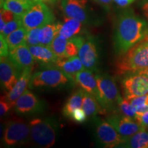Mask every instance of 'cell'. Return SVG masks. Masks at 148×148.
Returning <instances> with one entry per match:
<instances>
[{
	"instance_id": "cell-7",
	"label": "cell",
	"mask_w": 148,
	"mask_h": 148,
	"mask_svg": "<svg viewBox=\"0 0 148 148\" xmlns=\"http://www.w3.org/2000/svg\"><path fill=\"white\" fill-rule=\"evenodd\" d=\"M96 140L101 147L112 148L121 147L125 138L118 133L111 123L106 119L94 117Z\"/></svg>"
},
{
	"instance_id": "cell-16",
	"label": "cell",
	"mask_w": 148,
	"mask_h": 148,
	"mask_svg": "<svg viewBox=\"0 0 148 148\" xmlns=\"http://www.w3.org/2000/svg\"><path fill=\"white\" fill-rule=\"evenodd\" d=\"M53 65L71 77L74 81L76 74L85 69L82 61L77 56L58 58Z\"/></svg>"
},
{
	"instance_id": "cell-28",
	"label": "cell",
	"mask_w": 148,
	"mask_h": 148,
	"mask_svg": "<svg viewBox=\"0 0 148 148\" xmlns=\"http://www.w3.org/2000/svg\"><path fill=\"white\" fill-rule=\"evenodd\" d=\"M117 111H119V113L123 114V115L128 116V117L132 118L134 120L136 119V110L132 106L130 101L125 97L123 98L121 96H120L119 100H118Z\"/></svg>"
},
{
	"instance_id": "cell-25",
	"label": "cell",
	"mask_w": 148,
	"mask_h": 148,
	"mask_svg": "<svg viewBox=\"0 0 148 148\" xmlns=\"http://www.w3.org/2000/svg\"><path fill=\"white\" fill-rule=\"evenodd\" d=\"M84 90L80 88L74 92L67 99L62 109V113L66 117H70L75 109L82 108Z\"/></svg>"
},
{
	"instance_id": "cell-34",
	"label": "cell",
	"mask_w": 148,
	"mask_h": 148,
	"mask_svg": "<svg viewBox=\"0 0 148 148\" xmlns=\"http://www.w3.org/2000/svg\"><path fill=\"white\" fill-rule=\"evenodd\" d=\"M87 116H86V113H85L84 110L82 108H78L75 109L72 112L71 116H70L69 119H71L76 123H82L86 121V119H87Z\"/></svg>"
},
{
	"instance_id": "cell-30",
	"label": "cell",
	"mask_w": 148,
	"mask_h": 148,
	"mask_svg": "<svg viewBox=\"0 0 148 148\" xmlns=\"http://www.w3.org/2000/svg\"><path fill=\"white\" fill-rule=\"evenodd\" d=\"M136 110V114H140L148 111V94L129 99Z\"/></svg>"
},
{
	"instance_id": "cell-40",
	"label": "cell",
	"mask_w": 148,
	"mask_h": 148,
	"mask_svg": "<svg viewBox=\"0 0 148 148\" xmlns=\"http://www.w3.org/2000/svg\"><path fill=\"white\" fill-rule=\"evenodd\" d=\"M138 73L140 74V75H143V76H145L148 78V67L146 68V69L142 70V71H138V73Z\"/></svg>"
},
{
	"instance_id": "cell-12",
	"label": "cell",
	"mask_w": 148,
	"mask_h": 148,
	"mask_svg": "<svg viewBox=\"0 0 148 148\" xmlns=\"http://www.w3.org/2000/svg\"><path fill=\"white\" fill-rule=\"evenodd\" d=\"M78 56L84 68L97 71L99 55L97 41L92 36L85 37L84 42L79 49Z\"/></svg>"
},
{
	"instance_id": "cell-31",
	"label": "cell",
	"mask_w": 148,
	"mask_h": 148,
	"mask_svg": "<svg viewBox=\"0 0 148 148\" xmlns=\"http://www.w3.org/2000/svg\"><path fill=\"white\" fill-rule=\"evenodd\" d=\"M23 26V23H22V16H16L14 19L12 21H9L8 23L5 25V26L3 29V32L1 33V35L5 38L10 33L14 32V30L17 29L19 27Z\"/></svg>"
},
{
	"instance_id": "cell-23",
	"label": "cell",
	"mask_w": 148,
	"mask_h": 148,
	"mask_svg": "<svg viewBox=\"0 0 148 148\" xmlns=\"http://www.w3.org/2000/svg\"><path fill=\"white\" fill-rule=\"evenodd\" d=\"M34 1L23 0H1V8L10 10L17 16H22L34 3Z\"/></svg>"
},
{
	"instance_id": "cell-22",
	"label": "cell",
	"mask_w": 148,
	"mask_h": 148,
	"mask_svg": "<svg viewBox=\"0 0 148 148\" xmlns=\"http://www.w3.org/2000/svg\"><path fill=\"white\" fill-rule=\"evenodd\" d=\"M82 22L73 18L66 17L61 25L59 35L64 37L66 39L77 36L82 29Z\"/></svg>"
},
{
	"instance_id": "cell-14",
	"label": "cell",
	"mask_w": 148,
	"mask_h": 148,
	"mask_svg": "<svg viewBox=\"0 0 148 148\" xmlns=\"http://www.w3.org/2000/svg\"><path fill=\"white\" fill-rule=\"evenodd\" d=\"M22 71L14 64L8 56L0 58L1 84L7 91H10L16 84Z\"/></svg>"
},
{
	"instance_id": "cell-26",
	"label": "cell",
	"mask_w": 148,
	"mask_h": 148,
	"mask_svg": "<svg viewBox=\"0 0 148 148\" xmlns=\"http://www.w3.org/2000/svg\"><path fill=\"white\" fill-rule=\"evenodd\" d=\"M27 33V29L22 26L5 37V38L8 43L9 50L14 49L24 42H26Z\"/></svg>"
},
{
	"instance_id": "cell-32",
	"label": "cell",
	"mask_w": 148,
	"mask_h": 148,
	"mask_svg": "<svg viewBox=\"0 0 148 148\" xmlns=\"http://www.w3.org/2000/svg\"><path fill=\"white\" fill-rule=\"evenodd\" d=\"M17 15L14 14L13 12L10 10H5L3 8H1V13H0V32H2L3 29L7 23L9 21H12Z\"/></svg>"
},
{
	"instance_id": "cell-8",
	"label": "cell",
	"mask_w": 148,
	"mask_h": 148,
	"mask_svg": "<svg viewBox=\"0 0 148 148\" xmlns=\"http://www.w3.org/2000/svg\"><path fill=\"white\" fill-rule=\"evenodd\" d=\"M29 134V124L21 119H12L5 125L3 142L6 146L21 145L28 140Z\"/></svg>"
},
{
	"instance_id": "cell-18",
	"label": "cell",
	"mask_w": 148,
	"mask_h": 148,
	"mask_svg": "<svg viewBox=\"0 0 148 148\" xmlns=\"http://www.w3.org/2000/svg\"><path fill=\"white\" fill-rule=\"evenodd\" d=\"M32 69H24L22 71L16 84L14 85L12 90L8 91L5 95V98L13 106L18 98L27 90V87L29 86V81L32 77Z\"/></svg>"
},
{
	"instance_id": "cell-5",
	"label": "cell",
	"mask_w": 148,
	"mask_h": 148,
	"mask_svg": "<svg viewBox=\"0 0 148 148\" xmlns=\"http://www.w3.org/2000/svg\"><path fill=\"white\" fill-rule=\"evenodd\" d=\"M98 86V101L104 112L117 110L120 93L116 81L108 74H95Z\"/></svg>"
},
{
	"instance_id": "cell-20",
	"label": "cell",
	"mask_w": 148,
	"mask_h": 148,
	"mask_svg": "<svg viewBox=\"0 0 148 148\" xmlns=\"http://www.w3.org/2000/svg\"><path fill=\"white\" fill-rule=\"evenodd\" d=\"M61 25L62 23L60 22L57 23L53 22L40 27L39 35H38L40 45L49 47L55 37L59 34Z\"/></svg>"
},
{
	"instance_id": "cell-2",
	"label": "cell",
	"mask_w": 148,
	"mask_h": 148,
	"mask_svg": "<svg viewBox=\"0 0 148 148\" xmlns=\"http://www.w3.org/2000/svg\"><path fill=\"white\" fill-rule=\"evenodd\" d=\"M148 67V34L124 54L116 64L118 75L136 73Z\"/></svg>"
},
{
	"instance_id": "cell-13",
	"label": "cell",
	"mask_w": 148,
	"mask_h": 148,
	"mask_svg": "<svg viewBox=\"0 0 148 148\" xmlns=\"http://www.w3.org/2000/svg\"><path fill=\"white\" fill-rule=\"evenodd\" d=\"M61 9L66 17L73 18L83 23L90 20L87 0H62Z\"/></svg>"
},
{
	"instance_id": "cell-4",
	"label": "cell",
	"mask_w": 148,
	"mask_h": 148,
	"mask_svg": "<svg viewBox=\"0 0 148 148\" xmlns=\"http://www.w3.org/2000/svg\"><path fill=\"white\" fill-rule=\"evenodd\" d=\"M74 81L57 67L46 66L45 69L32 74L28 87L36 88H62Z\"/></svg>"
},
{
	"instance_id": "cell-15",
	"label": "cell",
	"mask_w": 148,
	"mask_h": 148,
	"mask_svg": "<svg viewBox=\"0 0 148 148\" xmlns=\"http://www.w3.org/2000/svg\"><path fill=\"white\" fill-rule=\"evenodd\" d=\"M8 57L21 71L25 69H33L35 63V59L26 42L9 50Z\"/></svg>"
},
{
	"instance_id": "cell-35",
	"label": "cell",
	"mask_w": 148,
	"mask_h": 148,
	"mask_svg": "<svg viewBox=\"0 0 148 148\" xmlns=\"http://www.w3.org/2000/svg\"><path fill=\"white\" fill-rule=\"evenodd\" d=\"M12 107H13V106L7 100L5 96H1V100H0V114H1V116H5Z\"/></svg>"
},
{
	"instance_id": "cell-38",
	"label": "cell",
	"mask_w": 148,
	"mask_h": 148,
	"mask_svg": "<svg viewBox=\"0 0 148 148\" xmlns=\"http://www.w3.org/2000/svg\"><path fill=\"white\" fill-rule=\"evenodd\" d=\"M140 8L143 11V15L148 21V0H143L140 4Z\"/></svg>"
},
{
	"instance_id": "cell-43",
	"label": "cell",
	"mask_w": 148,
	"mask_h": 148,
	"mask_svg": "<svg viewBox=\"0 0 148 148\" xmlns=\"http://www.w3.org/2000/svg\"><path fill=\"white\" fill-rule=\"evenodd\" d=\"M23 1H33L32 0H23Z\"/></svg>"
},
{
	"instance_id": "cell-21",
	"label": "cell",
	"mask_w": 148,
	"mask_h": 148,
	"mask_svg": "<svg viewBox=\"0 0 148 148\" xmlns=\"http://www.w3.org/2000/svg\"><path fill=\"white\" fill-rule=\"evenodd\" d=\"M82 108L88 118H94L98 113H104L102 107L94 95L84 90Z\"/></svg>"
},
{
	"instance_id": "cell-27",
	"label": "cell",
	"mask_w": 148,
	"mask_h": 148,
	"mask_svg": "<svg viewBox=\"0 0 148 148\" xmlns=\"http://www.w3.org/2000/svg\"><path fill=\"white\" fill-rule=\"evenodd\" d=\"M85 37L82 36H75L68 39L65 48V57L75 56L78 54L79 49L84 42Z\"/></svg>"
},
{
	"instance_id": "cell-42",
	"label": "cell",
	"mask_w": 148,
	"mask_h": 148,
	"mask_svg": "<svg viewBox=\"0 0 148 148\" xmlns=\"http://www.w3.org/2000/svg\"><path fill=\"white\" fill-rule=\"evenodd\" d=\"M34 2H43V3H55L57 0H32Z\"/></svg>"
},
{
	"instance_id": "cell-33",
	"label": "cell",
	"mask_w": 148,
	"mask_h": 148,
	"mask_svg": "<svg viewBox=\"0 0 148 148\" xmlns=\"http://www.w3.org/2000/svg\"><path fill=\"white\" fill-rule=\"evenodd\" d=\"M40 27H36L32 29L27 30L26 36V43L28 46L40 45L39 40H38V35H39Z\"/></svg>"
},
{
	"instance_id": "cell-10",
	"label": "cell",
	"mask_w": 148,
	"mask_h": 148,
	"mask_svg": "<svg viewBox=\"0 0 148 148\" xmlns=\"http://www.w3.org/2000/svg\"><path fill=\"white\" fill-rule=\"evenodd\" d=\"M121 88L127 99L147 95L148 78L138 73L127 74L121 81Z\"/></svg>"
},
{
	"instance_id": "cell-3",
	"label": "cell",
	"mask_w": 148,
	"mask_h": 148,
	"mask_svg": "<svg viewBox=\"0 0 148 148\" xmlns=\"http://www.w3.org/2000/svg\"><path fill=\"white\" fill-rule=\"evenodd\" d=\"M30 137L35 145L40 147H52L56 140L58 123L52 117L36 118L29 121Z\"/></svg>"
},
{
	"instance_id": "cell-17",
	"label": "cell",
	"mask_w": 148,
	"mask_h": 148,
	"mask_svg": "<svg viewBox=\"0 0 148 148\" xmlns=\"http://www.w3.org/2000/svg\"><path fill=\"white\" fill-rule=\"evenodd\" d=\"M75 82L80 86L82 89L94 95L96 98L97 97V82L93 71L87 69L82 70L75 75Z\"/></svg>"
},
{
	"instance_id": "cell-24",
	"label": "cell",
	"mask_w": 148,
	"mask_h": 148,
	"mask_svg": "<svg viewBox=\"0 0 148 148\" xmlns=\"http://www.w3.org/2000/svg\"><path fill=\"white\" fill-rule=\"evenodd\" d=\"M121 147L148 148V130H143L125 138Z\"/></svg>"
},
{
	"instance_id": "cell-29",
	"label": "cell",
	"mask_w": 148,
	"mask_h": 148,
	"mask_svg": "<svg viewBox=\"0 0 148 148\" xmlns=\"http://www.w3.org/2000/svg\"><path fill=\"white\" fill-rule=\"evenodd\" d=\"M67 40L68 39H66V38L58 34V36L55 37L51 45H49V47L51 48V50L58 58L65 57L64 53H65V48Z\"/></svg>"
},
{
	"instance_id": "cell-36",
	"label": "cell",
	"mask_w": 148,
	"mask_h": 148,
	"mask_svg": "<svg viewBox=\"0 0 148 148\" xmlns=\"http://www.w3.org/2000/svg\"><path fill=\"white\" fill-rule=\"evenodd\" d=\"M136 121L141 125L145 130H148V111L144 113L136 114Z\"/></svg>"
},
{
	"instance_id": "cell-6",
	"label": "cell",
	"mask_w": 148,
	"mask_h": 148,
	"mask_svg": "<svg viewBox=\"0 0 148 148\" xmlns=\"http://www.w3.org/2000/svg\"><path fill=\"white\" fill-rule=\"evenodd\" d=\"M54 19L52 11L45 3L34 2L22 16V23L27 30H29L53 23Z\"/></svg>"
},
{
	"instance_id": "cell-19",
	"label": "cell",
	"mask_w": 148,
	"mask_h": 148,
	"mask_svg": "<svg viewBox=\"0 0 148 148\" xmlns=\"http://www.w3.org/2000/svg\"><path fill=\"white\" fill-rule=\"evenodd\" d=\"M29 51L37 62L45 64L46 66L55 64L58 57L48 46L36 45L28 46Z\"/></svg>"
},
{
	"instance_id": "cell-39",
	"label": "cell",
	"mask_w": 148,
	"mask_h": 148,
	"mask_svg": "<svg viewBox=\"0 0 148 148\" xmlns=\"http://www.w3.org/2000/svg\"><path fill=\"white\" fill-rule=\"evenodd\" d=\"M116 4L121 7H125L132 3L134 0H113Z\"/></svg>"
},
{
	"instance_id": "cell-9",
	"label": "cell",
	"mask_w": 148,
	"mask_h": 148,
	"mask_svg": "<svg viewBox=\"0 0 148 148\" xmlns=\"http://www.w3.org/2000/svg\"><path fill=\"white\" fill-rule=\"evenodd\" d=\"M14 107L18 114L32 115L43 112L47 109V104L31 90L27 89L18 98Z\"/></svg>"
},
{
	"instance_id": "cell-11",
	"label": "cell",
	"mask_w": 148,
	"mask_h": 148,
	"mask_svg": "<svg viewBox=\"0 0 148 148\" xmlns=\"http://www.w3.org/2000/svg\"><path fill=\"white\" fill-rule=\"evenodd\" d=\"M106 119L113 125L118 133L125 139L145 130L134 119L121 113L114 112L107 116Z\"/></svg>"
},
{
	"instance_id": "cell-1",
	"label": "cell",
	"mask_w": 148,
	"mask_h": 148,
	"mask_svg": "<svg viewBox=\"0 0 148 148\" xmlns=\"http://www.w3.org/2000/svg\"><path fill=\"white\" fill-rule=\"evenodd\" d=\"M148 34L147 22L138 17L132 10L119 14L114 34V48L118 56L126 53L130 48Z\"/></svg>"
},
{
	"instance_id": "cell-37",
	"label": "cell",
	"mask_w": 148,
	"mask_h": 148,
	"mask_svg": "<svg viewBox=\"0 0 148 148\" xmlns=\"http://www.w3.org/2000/svg\"><path fill=\"white\" fill-rule=\"evenodd\" d=\"M9 47L6 40L2 35H0V55L1 56H8Z\"/></svg>"
},
{
	"instance_id": "cell-41",
	"label": "cell",
	"mask_w": 148,
	"mask_h": 148,
	"mask_svg": "<svg viewBox=\"0 0 148 148\" xmlns=\"http://www.w3.org/2000/svg\"><path fill=\"white\" fill-rule=\"evenodd\" d=\"M95 1H97L98 3H100L101 4H103V5H108L110 4L112 1V0H95Z\"/></svg>"
}]
</instances>
